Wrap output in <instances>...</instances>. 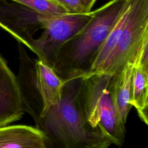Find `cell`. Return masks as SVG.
<instances>
[{
  "label": "cell",
  "mask_w": 148,
  "mask_h": 148,
  "mask_svg": "<svg viewBox=\"0 0 148 148\" xmlns=\"http://www.w3.org/2000/svg\"><path fill=\"white\" fill-rule=\"evenodd\" d=\"M80 79L64 82L61 100L35 123L49 148H108L112 144L84 119L79 97Z\"/></svg>",
  "instance_id": "cell-1"
},
{
  "label": "cell",
  "mask_w": 148,
  "mask_h": 148,
  "mask_svg": "<svg viewBox=\"0 0 148 148\" xmlns=\"http://www.w3.org/2000/svg\"><path fill=\"white\" fill-rule=\"evenodd\" d=\"M128 0H110L94 10L85 27L56 53L51 68L65 82L87 74Z\"/></svg>",
  "instance_id": "cell-2"
},
{
  "label": "cell",
  "mask_w": 148,
  "mask_h": 148,
  "mask_svg": "<svg viewBox=\"0 0 148 148\" xmlns=\"http://www.w3.org/2000/svg\"><path fill=\"white\" fill-rule=\"evenodd\" d=\"M18 51L17 86L24 112L36 123L61 100L64 82L43 61L32 59L19 42Z\"/></svg>",
  "instance_id": "cell-3"
},
{
  "label": "cell",
  "mask_w": 148,
  "mask_h": 148,
  "mask_svg": "<svg viewBox=\"0 0 148 148\" xmlns=\"http://www.w3.org/2000/svg\"><path fill=\"white\" fill-rule=\"evenodd\" d=\"M112 75L92 72L81 77L79 97L85 120L98 129L112 144L121 146L125 126L118 120L112 95Z\"/></svg>",
  "instance_id": "cell-4"
},
{
  "label": "cell",
  "mask_w": 148,
  "mask_h": 148,
  "mask_svg": "<svg viewBox=\"0 0 148 148\" xmlns=\"http://www.w3.org/2000/svg\"><path fill=\"white\" fill-rule=\"evenodd\" d=\"M148 40V0H132L119 39L99 72L114 74L127 64H135Z\"/></svg>",
  "instance_id": "cell-5"
},
{
  "label": "cell",
  "mask_w": 148,
  "mask_h": 148,
  "mask_svg": "<svg viewBox=\"0 0 148 148\" xmlns=\"http://www.w3.org/2000/svg\"><path fill=\"white\" fill-rule=\"evenodd\" d=\"M94 10L88 13H66L50 16L43 32L34 38L28 47L50 67L60 47L80 32L90 20Z\"/></svg>",
  "instance_id": "cell-6"
},
{
  "label": "cell",
  "mask_w": 148,
  "mask_h": 148,
  "mask_svg": "<svg viewBox=\"0 0 148 148\" xmlns=\"http://www.w3.org/2000/svg\"><path fill=\"white\" fill-rule=\"evenodd\" d=\"M53 15L39 13L13 0H0V27L29 47L35 33Z\"/></svg>",
  "instance_id": "cell-7"
},
{
  "label": "cell",
  "mask_w": 148,
  "mask_h": 148,
  "mask_svg": "<svg viewBox=\"0 0 148 148\" xmlns=\"http://www.w3.org/2000/svg\"><path fill=\"white\" fill-rule=\"evenodd\" d=\"M24 113L16 76L0 55V127L20 120Z\"/></svg>",
  "instance_id": "cell-8"
},
{
  "label": "cell",
  "mask_w": 148,
  "mask_h": 148,
  "mask_svg": "<svg viewBox=\"0 0 148 148\" xmlns=\"http://www.w3.org/2000/svg\"><path fill=\"white\" fill-rule=\"evenodd\" d=\"M0 148H49L44 134L36 127L13 125L0 127Z\"/></svg>",
  "instance_id": "cell-9"
},
{
  "label": "cell",
  "mask_w": 148,
  "mask_h": 148,
  "mask_svg": "<svg viewBox=\"0 0 148 148\" xmlns=\"http://www.w3.org/2000/svg\"><path fill=\"white\" fill-rule=\"evenodd\" d=\"M134 64L128 63L112 74V95L117 117L120 123L125 126L127 117L132 106L131 104L132 75Z\"/></svg>",
  "instance_id": "cell-10"
},
{
  "label": "cell",
  "mask_w": 148,
  "mask_h": 148,
  "mask_svg": "<svg viewBox=\"0 0 148 148\" xmlns=\"http://www.w3.org/2000/svg\"><path fill=\"white\" fill-rule=\"evenodd\" d=\"M131 104L140 119L148 124V66L135 63L132 75Z\"/></svg>",
  "instance_id": "cell-11"
},
{
  "label": "cell",
  "mask_w": 148,
  "mask_h": 148,
  "mask_svg": "<svg viewBox=\"0 0 148 148\" xmlns=\"http://www.w3.org/2000/svg\"><path fill=\"white\" fill-rule=\"evenodd\" d=\"M132 1V0H128L119 18L110 31L106 40L102 45L91 69L88 73L99 72L101 71L119 39L120 33L127 21L131 9Z\"/></svg>",
  "instance_id": "cell-12"
},
{
  "label": "cell",
  "mask_w": 148,
  "mask_h": 148,
  "mask_svg": "<svg viewBox=\"0 0 148 148\" xmlns=\"http://www.w3.org/2000/svg\"><path fill=\"white\" fill-rule=\"evenodd\" d=\"M39 13L47 15L67 13L55 0H13Z\"/></svg>",
  "instance_id": "cell-13"
},
{
  "label": "cell",
  "mask_w": 148,
  "mask_h": 148,
  "mask_svg": "<svg viewBox=\"0 0 148 148\" xmlns=\"http://www.w3.org/2000/svg\"><path fill=\"white\" fill-rule=\"evenodd\" d=\"M67 13H83L82 0H55Z\"/></svg>",
  "instance_id": "cell-14"
},
{
  "label": "cell",
  "mask_w": 148,
  "mask_h": 148,
  "mask_svg": "<svg viewBox=\"0 0 148 148\" xmlns=\"http://www.w3.org/2000/svg\"><path fill=\"white\" fill-rule=\"evenodd\" d=\"M97 0H82L83 13H88L91 11L94 3Z\"/></svg>",
  "instance_id": "cell-15"
}]
</instances>
